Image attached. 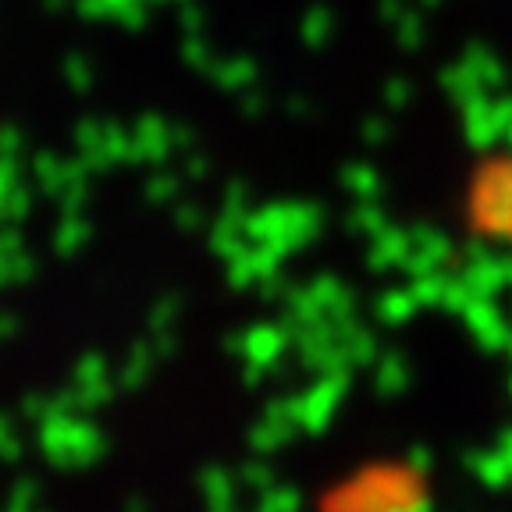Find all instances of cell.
<instances>
[{"instance_id": "6da1fadb", "label": "cell", "mask_w": 512, "mask_h": 512, "mask_svg": "<svg viewBox=\"0 0 512 512\" xmlns=\"http://www.w3.org/2000/svg\"><path fill=\"white\" fill-rule=\"evenodd\" d=\"M473 221L491 235H512V164L498 160L473 185Z\"/></svg>"}]
</instances>
